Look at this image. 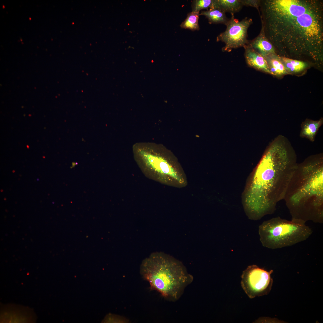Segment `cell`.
<instances>
[{
	"label": "cell",
	"instance_id": "1",
	"mask_svg": "<svg viewBox=\"0 0 323 323\" xmlns=\"http://www.w3.org/2000/svg\"><path fill=\"white\" fill-rule=\"evenodd\" d=\"M261 29L275 54L320 59L323 52V1L261 0Z\"/></svg>",
	"mask_w": 323,
	"mask_h": 323
},
{
	"label": "cell",
	"instance_id": "2",
	"mask_svg": "<svg viewBox=\"0 0 323 323\" xmlns=\"http://www.w3.org/2000/svg\"><path fill=\"white\" fill-rule=\"evenodd\" d=\"M297 163L295 152L287 138L273 140L250 174L243 193L242 204L249 219L258 220L272 214L283 200Z\"/></svg>",
	"mask_w": 323,
	"mask_h": 323
},
{
	"label": "cell",
	"instance_id": "3",
	"mask_svg": "<svg viewBox=\"0 0 323 323\" xmlns=\"http://www.w3.org/2000/svg\"><path fill=\"white\" fill-rule=\"evenodd\" d=\"M291 220L323 223V154L310 155L297 163L284 199Z\"/></svg>",
	"mask_w": 323,
	"mask_h": 323
},
{
	"label": "cell",
	"instance_id": "4",
	"mask_svg": "<svg viewBox=\"0 0 323 323\" xmlns=\"http://www.w3.org/2000/svg\"><path fill=\"white\" fill-rule=\"evenodd\" d=\"M140 273L143 279L148 282L151 289L172 301L180 298L194 279L181 262L161 252L153 253L144 259L141 265Z\"/></svg>",
	"mask_w": 323,
	"mask_h": 323
},
{
	"label": "cell",
	"instance_id": "5",
	"mask_svg": "<svg viewBox=\"0 0 323 323\" xmlns=\"http://www.w3.org/2000/svg\"><path fill=\"white\" fill-rule=\"evenodd\" d=\"M134 158L147 178L165 185L182 188L188 184L186 174L165 155L155 150L148 142H139L132 146Z\"/></svg>",
	"mask_w": 323,
	"mask_h": 323
},
{
	"label": "cell",
	"instance_id": "6",
	"mask_svg": "<svg viewBox=\"0 0 323 323\" xmlns=\"http://www.w3.org/2000/svg\"><path fill=\"white\" fill-rule=\"evenodd\" d=\"M260 240L266 248L275 249L290 246L307 239L313 231L305 224L278 217L264 221L259 227Z\"/></svg>",
	"mask_w": 323,
	"mask_h": 323
},
{
	"label": "cell",
	"instance_id": "7",
	"mask_svg": "<svg viewBox=\"0 0 323 323\" xmlns=\"http://www.w3.org/2000/svg\"><path fill=\"white\" fill-rule=\"evenodd\" d=\"M272 270L268 271L258 266H249L241 275V286L250 298L267 295L270 292L273 280Z\"/></svg>",
	"mask_w": 323,
	"mask_h": 323
},
{
	"label": "cell",
	"instance_id": "8",
	"mask_svg": "<svg viewBox=\"0 0 323 323\" xmlns=\"http://www.w3.org/2000/svg\"><path fill=\"white\" fill-rule=\"evenodd\" d=\"M231 17L226 25V28L217 37V42L221 41L225 45L222 51L229 52L233 49L246 46L248 43L247 31L252 23V19L245 17L241 21L235 18L234 14L231 13Z\"/></svg>",
	"mask_w": 323,
	"mask_h": 323
},
{
	"label": "cell",
	"instance_id": "9",
	"mask_svg": "<svg viewBox=\"0 0 323 323\" xmlns=\"http://www.w3.org/2000/svg\"><path fill=\"white\" fill-rule=\"evenodd\" d=\"M246 45L264 57L275 54L272 45L266 38L262 29L258 36L253 40L249 41Z\"/></svg>",
	"mask_w": 323,
	"mask_h": 323
},
{
	"label": "cell",
	"instance_id": "10",
	"mask_svg": "<svg viewBox=\"0 0 323 323\" xmlns=\"http://www.w3.org/2000/svg\"><path fill=\"white\" fill-rule=\"evenodd\" d=\"M244 48L245 49L246 60L249 66L271 74L267 61L264 57L247 45Z\"/></svg>",
	"mask_w": 323,
	"mask_h": 323
},
{
	"label": "cell",
	"instance_id": "11",
	"mask_svg": "<svg viewBox=\"0 0 323 323\" xmlns=\"http://www.w3.org/2000/svg\"><path fill=\"white\" fill-rule=\"evenodd\" d=\"M323 124L322 118L317 121L306 119L301 124L300 137L314 141L318 130Z\"/></svg>",
	"mask_w": 323,
	"mask_h": 323
},
{
	"label": "cell",
	"instance_id": "12",
	"mask_svg": "<svg viewBox=\"0 0 323 323\" xmlns=\"http://www.w3.org/2000/svg\"><path fill=\"white\" fill-rule=\"evenodd\" d=\"M225 13L218 8L213 7L202 11L199 16H204L210 24H223L226 25L229 19L227 17Z\"/></svg>",
	"mask_w": 323,
	"mask_h": 323
},
{
	"label": "cell",
	"instance_id": "13",
	"mask_svg": "<svg viewBox=\"0 0 323 323\" xmlns=\"http://www.w3.org/2000/svg\"><path fill=\"white\" fill-rule=\"evenodd\" d=\"M243 6L240 0H214L212 8H218L225 13L234 14L239 11Z\"/></svg>",
	"mask_w": 323,
	"mask_h": 323
},
{
	"label": "cell",
	"instance_id": "14",
	"mask_svg": "<svg viewBox=\"0 0 323 323\" xmlns=\"http://www.w3.org/2000/svg\"><path fill=\"white\" fill-rule=\"evenodd\" d=\"M280 59L286 70L291 72L300 71L307 66V63L304 61L285 57H280Z\"/></svg>",
	"mask_w": 323,
	"mask_h": 323
},
{
	"label": "cell",
	"instance_id": "15",
	"mask_svg": "<svg viewBox=\"0 0 323 323\" xmlns=\"http://www.w3.org/2000/svg\"><path fill=\"white\" fill-rule=\"evenodd\" d=\"M199 16V12L192 11L188 13L186 19L181 24L180 27L192 31L199 30L198 20Z\"/></svg>",
	"mask_w": 323,
	"mask_h": 323
},
{
	"label": "cell",
	"instance_id": "16",
	"mask_svg": "<svg viewBox=\"0 0 323 323\" xmlns=\"http://www.w3.org/2000/svg\"><path fill=\"white\" fill-rule=\"evenodd\" d=\"M266 60L272 74L282 75L286 73V70L282 62L276 58H269Z\"/></svg>",
	"mask_w": 323,
	"mask_h": 323
},
{
	"label": "cell",
	"instance_id": "17",
	"mask_svg": "<svg viewBox=\"0 0 323 323\" xmlns=\"http://www.w3.org/2000/svg\"><path fill=\"white\" fill-rule=\"evenodd\" d=\"M214 0H194L192 3V11L199 12L202 9L213 7Z\"/></svg>",
	"mask_w": 323,
	"mask_h": 323
},
{
	"label": "cell",
	"instance_id": "18",
	"mask_svg": "<svg viewBox=\"0 0 323 323\" xmlns=\"http://www.w3.org/2000/svg\"><path fill=\"white\" fill-rule=\"evenodd\" d=\"M240 1L243 6L255 7L259 10V0H240Z\"/></svg>",
	"mask_w": 323,
	"mask_h": 323
},
{
	"label": "cell",
	"instance_id": "19",
	"mask_svg": "<svg viewBox=\"0 0 323 323\" xmlns=\"http://www.w3.org/2000/svg\"><path fill=\"white\" fill-rule=\"evenodd\" d=\"M27 148H29V146H28V145H27Z\"/></svg>",
	"mask_w": 323,
	"mask_h": 323
}]
</instances>
